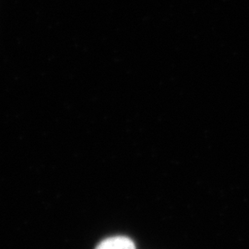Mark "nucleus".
I'll return each instance as SVG.
<instances>
[{
  "label": "nucleus",
  "instance_id": "f257e3e1",
  "mask_svg": "<svg viewBox=\"0 0 249 249\" xmlns=\"http://www.w3.org/2000/svg\"><path fill=\"white\" fill-rule=\"evenodd\" d=\"M94 249H137V246L130 237L117 234L100 241Z\"/></svg>",
  "mask_w": 249,
  "mask_h": 249
}]
</instances>
